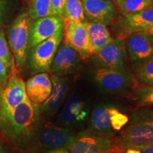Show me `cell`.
I'll list each match as a JSON object with an SVG mask.
<instances>
[{"mask_svg":"<svg viewBox=\"0 0 153 153\" xmlns=\"http://www.w3.org/2000/svg\"><path fill=\"white\" fill-rule=\"evenodd\" d=\"M125 153H140V151L136 148H128L126 149Z\"/></svg>","mask_w":153,"mask_h":153,"instance_id":"32","label":"cell"},{"mask_svg":"<svg viewBox=\"0 0 153 153\" xmlns=\"http://www.w3.org/2000/svg\"><path fill=\"white\" fill-rule=\"evenodd\" d=\"M53 84L48 72L34 74L26 82V94L34 104L41 105L48 98L52 91Z\"/></svg>","mask_w":153,"mask_h":153,"instance_id":"19","label":"cell"},{"mask_svg":"<svg viewBox=\"0 0 153 153\" xmlns=\"http://www.w3.org/2000/svg\"><path fill=\"white\" fill-rule=\"evenodd\" d=\"M143 32V33H145L149 34V35L153 36V26H152V27H150V28H148V29H146Z\"/></svg>","mask_w":153,"mask_h":153,"instance_id":"33","label":"cell"},{"mask_svg":"<svg viewBox=\"0 0 153 153\" xmlns=\"http://www.w3.org/2000/svg\"><path fill=\"white\" fill-rule=\"evenodd\" d=\"M17 72H9L7 84L1 91L0 111H10L28 98L26 82L17 74Z\"/></svg>","mask_w":153,"mask_h":153,"instance_id":"13","label":"cell"},{"mask_svg":"<svg viewBox=\"0 0 153 153\" xmlns=\"http://www.w3.org/2000/svg\"><path fill=\"white\" fill-rule=\"evenodd\" d=\"M70 153H125L123 143L116 136H104L89 130L77 134L68 149Z\"/></svg>","mask_w":153,"mask_h":153,"instance_id":"5","label":"cell"},{"mask_svg":"<svg viewBox=\"0 0 153 153\" xmlns=\"http://www.w3.org/2000/svg\"><path fill=\"white\" fill-rule=\"evenodd\" d=\"M62 41L75 50L82 59L89 58L95 54L87 28L83 22L65 21Z\"/></svg>","mask_w":153,"mask_h":153,"instance_id":"10","label":"cell"},{"mask_svg":"<svg viewBox=\"0 0 153 153\" xmlns=\"http://www.w3.org/2000/svg\"><path fill=\"white\" fill-rule=\"evenodd\" d=\"M87 21L109 25L118 18L114 0H82Z\"/></svg>","mask_w":153,"mask_h":153,"instance_id":"15","label":"cell"},{"mask_svg":"<svg viewBox=\"0 0 153 153\" xmlns=\"http://www.w3.org/2000/svg\"><path fill=\"white\" fill-rule=\"evenodd\" d=\"M97 68L112 70L127 69L125 38H115L91 57Z\"/></svg>","mask_w":153,"mask_h":153,"instance_id":"9","label":"cell"},{"mask_svg":"<svg viewBox=\"0 0 153 153\" xmlns=\"http://www.w3.org/2000/svg\"><path fill=\"white\" fill-rule=\"evenodd\" d=\"M27 153H70L68 149L58 148V149H32L28 150Z\"/></svg>","mask_w":153,"mask_h":153,"instance_id":"30","label":"cell"},{"mask_svg":"<svg viewBox=\"0 0 153 153\" xmlns=\"http://www.w3.org/2000/svg\"><path fill=\"white\" fill-rule=\"evenodd\" d=\"M130 148H136L140 151V153H153V142L145 143V144L134 145Z\"/></svg>","mask_w":153,"mask_h":153,"instance_id":"31","label":"cell"},{"mask_svg":"<svg viewBox=\"0 0 153 153\" xmlns=\"http://www.w3.org/2000/svg\"><path fill=\"white\" fill-rule=\"evenodd\" d=\"M113 104L101 102L97 104L91 111L88 130L104 136H116L111 122V108Z\"/></svg>","mask_w":153,"mask_h":153,"instance_id":"18","label":"cell"},{"mask_svg":"<svg viewBox=\"0 0 153 153\" xmlns=\"http://www.w3.org/2000/svg\"><path fill=\"white\" fill-rule=\"evenodd\" d=\"M32 22L33 20L28 16L27 11H24L19 14L7 29V41L19 72H22L26 65Z\"/></svg>","mask_w":153,"mask_h":153,"instance_id":"3","label":"cell"},{"mask_svg":"<svg viewBox=\"0 0 153 153\" xmlns=\"http://www.w3.org/2000/svg\"><path fill=\"white\" fill-rule=\"evenodd\" d=\"M152 109H153V108H152Z\"/></svg>","mask_w":153,"mask_h":153,"instance_id":"37","label":"cell"},{"mask_svg":"<svg viewBox=\"0 0 153 153\" xmlns=\"http://www.w3.org/2000/svg\"><path fill=\"white\" fill-rule=\"evenodd\" d=\"M41 119L39 105L27 98L10 111H0V132L24 151Z\"/></svg>","mask_w":153,"mask_h":153,"instance_id":"1","label":"cell"},{"mask_svg":"<svg viewBox=\"0 0 153 153\" xmlns=\"http://www.w3.org/2000/svg\"><path fill=\"white\" fill-rule=\"evenodd\" d=\"M118 14L128 16L153 7V0H115Z\"/></svg>","mask_w":153,"mask_h":153,"instance_id":"21","label":"cell"},{"mask_svg":"<svg viewBox=\"0 0 153 153\" xmlns=\"http://www.w3.org/2000/svg\"><path fill=\"white\" fill-rule=\"evenodd\" d=\"M91 114L90 105L87 98L81 94L72 92L69 94L58 114V125L72 131L82 129Z\"/></svg>","mask_w":153,"mask_h":153,"instance_id":"7","label":"cell"},{"mask_svg":"<svg viewBox=\"0 0 153 153\" xmlns=\"http://www.w3.org/2000/svg\"><path fill=\"white\" fill-rule=\"evenodd\" d=\"M127 56L132 65L139 64L153 55V36L143 32L132 33L125 38Z\"/></svg>","mask_w":153,"mask_h":153,"instance_id":"16","label":"cell"},{"mask_svg":"<svg viewBox=\"0 0 153 153\" xmlns=\"http://www.w3.org/2000/svg\"><path fill=\"white\" fill-rule=\"evenodd\" d=\"M118 137L125 149L153 142V109L142 106L133 111Z\"/></svg>","mask_w":153,"mask_h":153,"instance_id":"2","label":"cell"},{"mask_svg":"<svg viewBox=\"0 0 153 153\" xmlns=\"http://www.w3.org/2000/svg\"><path fill=\"white\" fill-rule=\"evenodd\" d=\"M94 82L102 93L115 94L130 92L139 84L128 69L112 70L97 68L93 72Z\"/></svg>","mask_w":153,"mask_h":153,"instance_id":"6","label":"cell"},{"mask_svg":"<svg viewBox=\"0 0 153 153\" xmlns=\"http://www.w3.org/2000/svg\"><path fill=\"white\" fill-rule=\"evenodd\" d=\"M62 39L63 28L29 50L26 66L31 75L51 71L55 55Z\"/></svg>","mask_w":153,"mask_h":153,"instance_id":"8","label":"cell"},{"mask_svg":"<svg viewBox=\"0 0 153 153\" xmlns=\"http://www.w3.org/2000/svg\"><path fill=\"white\" fill-rule=\"evenodd\" d=\"M0 153H7L4 145L1 144V143H0Z\"/></svg>","mask_w":153,"mask_h":153,"instance_id":"34","label":"cell"},{"mask_svg":"<svg viewBox=\"0 0 153 153\" xmlns=\"http://www.w3.org/2000/svg\"><path fill=\"white\" fill-rule=\"evenodd\" d=\"M27 12L33 21L43 17L53 16L51 0H30Z\"/></svg>","mask_w":153,"mask_h":153,"instance_id":"24","label":"cell"},{"mask_svg":"<svg viewBox=\"0 0 153 153\" xmlns=\"http://www.w3.org/2000/svg\"><path fill=\"white\" fill-rule=\"evenodd\" d=\"M9 70L6 66L4 62L2 60H0V90H2L4 88L7 80H8Z\"/></svg>","mask_w":153,"mask_h":153,"instance_id":"29","label":"cell"},{"mask_svg":"<svg viewBox=\"0 0 153 153\" xmlns=\"http://www.w3.org/2000/svg\"><path fill=\"white\" fill-rule=\"evenodd\" d=\"M0 60L4 62L9 72L17 70L14 57L9 48L8 41L6 38L5 32L1 27H0Z\"/></svg>","mask_w":153,"mask_h":153,"instance_id":"26","label":"cell"},{"mask_svg":"<svg viewBox=\"0 0 153 153\" xmlns=\"http://www.w3.org/2000/svg\"><path fill=\"white\" fill-rule=\"evenodd\" d=\"M14 9L13 0H0V27L10 20Z\"/></svg>","mask_w":153,"mask_h":153,"instance_id":"27","label":"cell"},{"mask_svg":"<svg viewBox=\"0 0 153 153\" xmlns=\"http://www.w3.org/2000/svg\"><path fill=\"white\" fill-rule=\"evenodd\" d=\"M53 16L63 17L66 0H51Z\"/></svg>","mask_w":153,"mask_h":153,"instance_id":"28","label":"cell"},{"mask_svg":"<svg viewBox=\"0 0 153 153\" xmlns=\"http://www.w3.org/2000/svg\"><path fill=\"white\" fill-rule=\"evenodd\" d=\"M81 60L75 50L62 41L55 53L50 72L57 76L71 75L79 70Z\"/></svg>","mask_w":153,"mask_h":153,"instance_id":"14","label":"cell"},{"mask_svg":"<svg viewBox=\"0 0 153 153\" xmlns=\"http://www.w3.org/2000/svg\"><path fill=\"white\" fill-rule=\"evenodd\" d=\"M0 96H1V90H0Z\"/></svg>","mask_w":153,"mask_h":153,"instance_id":"35","label":"cell"},{"mask_svg":"<svg viewBox=\"0 0 153 153\" xmlns=\"http://www.w3.org/2000/svg\"><path fill=\"white\" fill-rule=\"evenodd\" d=\"M114 1H115V0H114Z\"/></svg>","mask_w":153,"mask_h":153,"instance_id":"36","label":"cell"},{"mask_svg":"<svg viewBox=\"0 0 153 153\" xmlns=\"http://www.w3.org/2000/svg\"><path fill=\"white\" fill-rule=\"evenodd\" d=\"M114 24L116 38H126L132 33L143 32L153 26V7L128 16H121Z\"/></svg>","mask_w":153,"mask_h":153,"instance_id":"11","label":"cell"},{"mask_svg":"<svg viewBox=\"0 0 153 153\" xmlns=\"http://www.w3.org/2000/svg\"><path fill=\"white\" fill-rule=\"evenodd\" d=\"M130 97L137 107L153 106V86H142L131 91Z\"/></svg>","mask_w":153,"mask_h":153,"instance_id":"25","label":"cell"},{"mask_svg":"<svg viewBox=\"0 0 153 153\" xmlns=\"http://www.w3.org/2000/svg\"><path fill=\"white\" fill-rule=\"evenodd\" d=\"M133 71L137 83L143 86H153V55L143 62L133 65Z\"/></svg>","mask_w":153,"mask_h":153,"instance_id":"22","label":"cell"},{"mask_svg":"<svg viewBox=\"0 0 153 153\" xmlns=\"http://www.w3.org/2000/svg\"><path fill=\"white\" fill-rule=\"evenodd\" d=\"M62 19L64 21L87 22L82 0H66Z\"/></svg>","mask_w":153,"mask_h":153,"instance_id":"23","label":"cell"},{"mask_svg":"<svg viewBox=\"0 0 153 153\" xmlns=\"http://www.w3.org/2000/svg\"><path fill=\"white\" fill-rule=\"evenodd\" d=\"M53 87L50 96L39 106L41 118L54 116L66 100L71 87V79L67 76H57L51 74Z\"/></svg>","mask_w":153,"mask_h":153,"instance_id":"12","label":"cell"},{"mask_svg":"<svg viewBox=\"0 0 153 153\" xmlns=\"http://www.w3.org/2000/svg\"><path fill=\"white\" fill-rule=\"evenodd\" d=\"M64 24V19L57 16H49L33 20L29 33V50L62 29Z\"/></svg>","mask_w":153,"mask_h":153,"instance_id":"17","label":"cell"},{"mask_svg":"<svg viewBox=\"0 0 153 153\" xmlns=\"http://www.w3.org/2000/svg\"><path fill=\"white\" fill-rule=\"evenodd\" d=\"M75 134L72 130L51 122L42 120L25 149L26 152L32 149H69Z\"/></svg>","mask_w":153,"mask_h":153,"instance_id":"4","label":"cell"},{"mask_svg":"<svg viewBox=\"0 0 153 153\" xmlns=\"http://www.w3.org/2000/svg\"><path fill=\"white\" fill-rule=\"evenodd\" d=\"M84 24L87 28L95 53L111 41L114 38L106 24L89 21L84 22Z\"/></svg>","mask_w":153,"mask_h":153,"instance_id":"20","label":"cell"}]
</instances>
